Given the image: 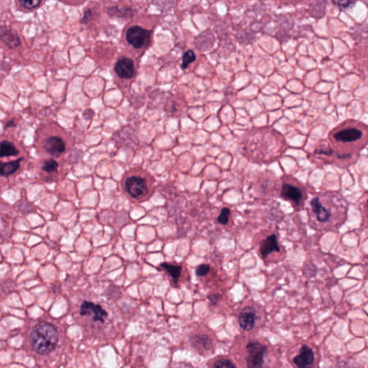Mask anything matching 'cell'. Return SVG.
Returning <instances> with one entry per match:
<instances>
[{"mask_svg":"<svg viewBox=\"0 0 368 368\" xmlns=\"http://www.w3.org/2000/svg\"><path fill=\"white\" fill-rule=\"evenodd\" d=\"M266 347L258 342H252L247 346V368H265L264 357L266 353Z\"/></svg>","mask_w":368,"mask_h":368,"instance_id":"obj_3","label":"cell"},{"mask_svg":"<svg viewBox=\"0 0 368 368\" xmlns=\"http://www.w3.org/2000/svg\"><path fill=\"white\" fill-rule=\"evenodd\" d=\"M363 131L357 127H344L334 133V139L339 143H351L361 140Z\"/></svg>","mask_w":368,"mask_h":368,"instance_id":"obj_5","label":"cell"},{"mask_svg":"<svg viewBox=\"0 0 368 368\" xmlns=\"http://www.w3.org/2000/svg\"><path fill=\"white\" fill-rule=\"evenodd\" d=\"M151 31L146 30L141 26H132L128 29L126 38L128 43L135 48L148 46L151 40Z\"/></svg>","mask_w":368,"mask_h":368,"instance_id":"obj_4","label":"cell"},{"mask_svg":"<svg viewBox=\"0 0 368 368\" xmlns=\"http://www.w3.org/2000/svg\"><path fill=\"white\" fill-rule=\"evenodd\" d=\"M147 179L141 176H131L125 179L124 188L131 198L136 200L147 198L150 191Z\"/></svg>","mask_w":368,"mask_h":368,"instance_id":"obj_2","label":"cell"},{"mask_svg":"<svg viewBox=\"0 0 368 368\" xmlns=\"http://www.w3.org/2000/svg\"><path fill=\"white\" fill-rule=\"evenodd\" d=\"M109 13H110L112 15L113 14V15L118 16V17H130V16L133 15V11L130 8H119L116 6V7H112L110 9H109Z\"/></svg>","mask_w":368,"mask_h":368,"instance_id":"obj_18","label":"cell"},{"mask_svg":"<svg viewBox=\"0 0 368 368\" xmlns=\"http://www.w3.org/2000/svg\"><path fill=\"white\" fill-rule=\"evenodd\" d=\"M18 154V150L11 142L2 141L0 143V158L17 156Z\"/></svg>","mask_w":368,"mask_h":368,"instance_id":"obj_16","label":"cell"},{"mask_svg":"<svg viewBox=\"0 0 368 368\" xmlns=\"http://www.w3.org/2000/svg\"><path fill=\"white\" fill-rule=\"evenodd\" d=\"M255 314L253 309L246 307L239 316V325L245 331L251 330L255 325Z\"/></svg>","mask_w":368,"mask_h":368,"instance_id":"obj_12","label":"cell"},{"mask_svg":"<svg viewBox=\"0 0 368 368\" xmlns=\"http://www.w3.org/2000/svg\"><path fill=\"white\" fill-rule=\"evenodd\" d=\"M213 368H235V366L229 360L220 359L214 363Z\"/></svg>","mask_w":368,"mask_h":368,"instance_id":"obj_21","label":"cell"},{"mask_svg":"<svg viewBox=\"0 0 368 368\" xmlns=\"http://www.w3.org/2000/svg\"><path fill=\"white\" fill-rule=\"evenodd\" d=\"M335 4L340 6V7L343 8V9H347L349 8L350 6H353V4H356V1H335Z\"/></svg>","mask_w":368,"mask_h":368,"instance_id":"obj_25","label":"cell"},{"mask_svg":"<svg viewBox=\"0 0 368 368\" xmlns=\"http://www.w3.org/2000/svg\"><path fill=\"white\" fill-rule=\"evenodd\" d=\"M229 215H230V211L228 208H223L221 209L220 214L217 218V221L221 224H227L229 220Z\"/></svg>","mask_w":368,"mask_h":368,"instance_id":"obj_22","label":"cell"},{"mask_svg":"<svg viewBox=\"0 0 368 368\" xmlns=\"http://www.w3.org/2000/svg\"><path fill=\"white\" fill-rule=\"evenodd\" d=\"M162 268L169 273L173 281L175 283H177L180 279L182 276V268L180 265H174L172 263H163L161 265Z\"/></svg>","mask_w":368,"mask_h":368,"instance_id":"obj_17","label":"cell"},{"mask_svg":"<svg viewBox=\"0 0 368 368\" xmlns=\"http://www.w3.org/2000/svg\"><path fill=\"white\" fill-rule=\"evenodd\" d=\"M281 195L283 198L294 201L297 204L300 203L303 198V193L300 188L289 184L283 185Z\"/></svg>","mask_w":368,"mask_h":368,"instance_id":"obj_14","label":"cell"},{"mask_svg":"<svg viewBox=\"0 0 368 368\" xmlns=\"http://www.w3.org/2000/svg\"><path fill=\"white\" fill-rule=\"evenodd\" d=\"M44 149L50 156L53 157H58L64 152L66 150V145L59 137H50L44 144Z\"/></svg>","mask_w":368,"mask_h":368,"instance_id":"obj_8","label":"cell"},{"mask_svg":"<svg viewBox=\"0 0 368 368\" xmlns=\"http://www.w3.org/2000/svg\"><path fill=\"white\" fill-rule=\"evenodd\" d=\"M22 161H23V159L20 158L16 161H9V162H0V176L3 177H8L12 175L18 170Z\"/></svg>","mask_w":368,"mask_h":368,"instance_id":"obj_15","label":"cell"},{"mask_svg":"<svg viewBox=\"0 0 368 368\" xmlns=\"http://www.w3.org/2000/svg\"><path fill=\"white\" fill-rule=\"evenodd\" d=\"M18 2L22 7L27 9H32L37 7L40 4L41 1L33 0V1H19Z\"/></svg>","mask_w":368,"mask_h":368,"instance_id":"obj_23","label":"cell"},{"mask_svg":"<svg viewBox=\"0 0 368 368\" xmlns=\"http://www.w3.org/2000/svg\"><path fill=\"white\" fill-rule=\"evenodd\" d=\"M196 60V55L193 53V50H188L184 53L183 56V61H182V68H186L189 66L190 63Z\"/></svg>","mask_w":368,"mask_h":368,"instance_id":"obj_19","label":"cell"},{"mask_svg":"<svg viewBox=\"0 0 368 368\" xmlns=\"http://www.w3.org/2000/svg\"><path fill=\"white\" fill-rule=\"evenodd\" d=\"M0 40L9 48H17L21 44L20 38L17 32L5 27H0Z\"/></svg>","mask_w":368,"mask_h":368,"instance_id":"obj_10","label":"cell"},{"mask_svg":"<svg viewBox=\"0 0 368 368\" xmlns=\"http://www.w3.org/2000/svg\"><path fill=\"white\" fill-rule=\"evenodd\" d=\"M58 167V163H57L54 159H50L46 160V161L44 162L42 169H43L44 172L51 173L57 172Z\"/></svg>","mask_w":368,"mask_h":368,"instance_id":"obj_20","label":"cell"},{"mask_svg":"<svg viewBox=\"0 0 368 368\" xmlns=\"http://www.w3.org/2000/svg\"><path fill=\"white\" fill-rule=\"evenodd\" d=\"M92 17V12L91 9H86L84 12V16H83L82 19H81V22L83 24H86L89 22V19Z\"/></svg>","mask_w":368,"mask_h":368,"instance_id":"obj_26","label":"cell"},{"mask_svg":"<svg viewBox=\"0 0 368 368\" xmlns=\"http://www.w3.org/2000/svg\"><path fill=\"white\" fill-rule=\"evenodd\" d=\"M94 111H92V110H87L84 112L83 116H84L86 120H90V119L94 116Z\"/></svg>","mask_w":368,"mask_h":368,"instance_id":"obj_28","label":"cell"},{"mask_svg":"<svg viewBox=\"0 0 368 368\" xmlns=\"http://www.w3.org/2000/svg\"><path fill=\"white\" fill-rule=\"evenodd\" d=\"M15 126V123H14V120H9L6 124V128H12V127Z\"/></svg>","mask_w":368,"mask_h":368,"instance_id":"obj_30","label":"cell"},{"mask_svg":"<svg viewBox=\"0 0 368 368\" xmlns=\"http://www.w3.org/2000/svg\"><path fill=\"white\" fill-rule=\"evenodd\" d=\"M260 252L263 258H267L273 252H280V247L276 234H272L264 239L260 247Z\"/></svg>","mask_w":368,"mask_h":368,"instance_id":"obj_13","label":"cell"},{"mask_svg":"<svg viewBox=\"0 0 368 368\" xmlns=\"http://www.w3.org/2000/svg\"><path fill=\"white\" fill-rule=\"evenodd\" d=\"M58 335L54 326L47 322H40L35 326L31 334V343L38 354L46 355L54 349L58 343Z\"/></svg>","mask_w":368,"mask_h":368,"instance_id":"obj_1","label":"cell"},{"mask_svg":"<svg viewBox=\"0 0 368 368\" xmlns=\"http://www.w3.org/2000/svg\"><path fill=\"white\" fill-rule=\"evenodd\" d=\"M218 299H219V297H218V296H216V295H211V296H210L209 297L210 302H211V304H213V305L216 304Z\"/></svg>","mask_w":368,"mask_h":368,"instance_id":"obj_29","label":"cell"},{"mask_svg":"<svg viewBox=\"0 0 368 368\" xmlns=\"http://www.w3.org/2000/svg\"><path fill=\"white\" fill-rule=\"evenodd\" d=\"M316 154L330 156V155L332 154V150L329 149V148H326V149L325 148H322V149L317 150V151H316Z\"/></svg>","mask_w":368,"mask_h":368,"instance_id":"obj_27","label":"cell"},{"mask_svg":"<svg viewBox=\"0 0 368 368\" xmlns=\"http://www.w3.org/2000/svg\"><path fill=\"white\" fill-rule=\"evenodd\" d=\"M115 69L119 77L122 79H131L135 74L134 62L126 57H121L117 61Z\"/></svg>","mask_w":368,"mask_h":368,"instance_id":"obj_7","label":"cell"},{"mask_svg":"<svg viewBox=\"0 0 368 368\" xmlns=\"http://www.w3.org/2000/svg\"><path fill=\"white\" fill-rule=\"evenodd\" d=\"M311 206L314 214L317 216V220L320 222H326L330 220L332 216L331 211L321 203L318 197H314L311 201Z\"/></svg>","mask_w":368,"mask_h":368,"instance_id":"obj_11","label":"cell"},{"mask_svg":"<svg viewBox=\"0 0 368 368\" xmlns=\"http://www.w3.org/2000/svg\"><path fill=\"white\" fill-rule=\"evenodd\" d=\"M210 270V266L207 264H202V265H198L196 270V274L197 276L202 277L207 275Z\"/></svg>","mask_w":368,"mask_h":368,"instance_id":"obj_24","label":"cell"},{"mask_svg":"<svg viewBox=\"0 0 368 368\" xmlns=\"http://www.w3.org/2000/svg\"><path fill=\"white\" fill-rule=\"evenodd\" d=\"M314 361L313 350L307 345L301 348L300 353L294 359V364L299 368H309Z\"/></svg>","mask_w":368,"mask_h":368,"instance_id":"obj_9","label":"cell"},{"mask_svg":"<svg viewBox=\"0 0 368 368\" xmlns=\"http://www.w3.org/2000/svg\"><path fill=\"white\" fill-rule=\"evenodd\" d=\"M80 314L81 316L92 315L93 319L95 322H99L101 323H104L105 319L107 317V312L103 309V308L90 301H84L81 304Z\"/></svg>","mask_w":368,"mask_h":368,"instance_id":"obj_6","label":"cell"}]
</instances>
